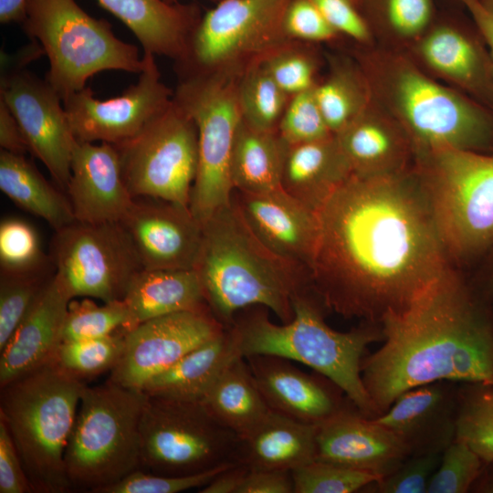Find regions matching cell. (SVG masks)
Returning <instances> with one entry per match:
<instances>
[{
	"instance_id": "obj_1",
	"label": "cell",
	"mask_w": 493,
	"mask_h": 493,
	"mask_svg": "<svg viewBox=\"0 0 493 493\" xmlns=\"http://www.w3.org/2000/svg\"><path fill=\"white\" fill-rule=\"evenodd\" d=\"M312 288L328 310L380 323L450 265L428 194L414 165L352 174L318 212Z\"/></svg>"
},
{
	"instance_id": "obj_2",
	"label": "cell",
	"mask_w": 493,
	"mask_h": 493,
	"mask_svg": "<svg viewBox=\"0 0 493 493\" xmlns=\"http://www.w3.org/2000/svg\"><path fill=\"white\" fill-rule=\"evenodd\" d=\"M380 323L382 345L362 363L379 415L405 391L434 382L493 385L492 301L451 264Z\"/></svg>"
},
{
	"instance_id": "obj_3",
	"label": "cell",
	"mask_w": 493,
	"mask_h": 493,
	"mask_svg": "<svg viewBox=\"0 0 493 493\" xmlns=\"http://www.w3.org/2000/svg\"><path fill=\"white\" fill-rule=\"evenodd\" d=\"M202 227L194 269L215 318L227 328L238 311L263 306L282 323L290 321L292 299L313 289L309 270L268 249L251 231L233 197Z\"/></svg>"
},
{
	"instance_id": "obj_4",
	"label": "cell",
	"mask_w": 493,
	"mask_h": 493,
	"mask_svg": "<svg viewBox=\"0 0 493 493\" xmlns=\"http://www.w3.org/2000/svg\"><path fill=\"white\" fill-rule=\"evenodd\" d=\"M371 99L405 131L414 156L441 149L493 151V111L391 49L356 56Z\"/></svg>"
},
{
	"instance_id": "obj_5",
	"label": "cell",
	"mask_w": 493,
	"mask_h": 493,
	"mask_svg": "<svg viewBox=\"0 0 493 493\" xmlns=\"http://www.w3.org/2000/svg\"><path fill=\"white\" fill-rule=\"evenodd\" d=\"M293 319L274 323L263 306L236 313L230 327L243 357L269 354L300 362L335 383L368 417L379 413L362 377V363L370 344L384 339L381 323L362 321L339 331L325 321L327 308L310 289L292 299Z\"/></svg>"
},
{
	"instance_id": "obj_6",
	"label": "cell",
	"mask_w": 493,
	"mask_h": 493,
	"mask_svg": "<svg viewBox=\"0 0 493 493\" xmlns=\"http://www.w3.org/2000/svg\"><path fill=\"white\" fill-rule=\"evenodd\" d=\"M85 387L49 364L0 388V418L34 493L71 490L64 456Z\"/></svg>"
},
{
	"instance_id": "obj_7",
	"label": "cell",
	"mask_w": 493,
	"mask_h": 493,
	"mask_svg": "<svg viewBox=\"0 0 493 493\" xmlns=\"http://www.w3.org/2000/svg\"><path fill=\"white\" fill-rule=\"evenodd\" d=\"M146 398L141 390L110 381L86 385L64 456L71 489L100 493L141 468Z\"/></svg>"
},
{
	"instance_id": "obj_8",
	"label": "cell",
	"mask_w": 493,
	"mask_h": 493,
	"mask_svg": "<svg viewBox=\"0 0 493 493\" xmlns=\"http://www.w3.org/2000/svg\"><path fill=\"white\" fill-rule=\"evenodd\" d=\"M22 24L48 58L45 79L62 100L98 72L141 73L144 68L137 47L119 39L107 20L90 16L75 0H27Z\"/></svg>"
},
{
	"instance_id": "obj_9",
	"label": "cell",
	"mask_w": 493,
	"mask_h": 493,
	"mask_svg": "<svg viewBox=\"0 0 493 493\" xmlns=\"http://www.w3.org/2000/svg\"><path fill=\"white\" fill-rule=\"evenodd\" d=\"M450 259L493 246V152L441 149L414 156Z\"/></svg>"
},
{
	"instance_id": "obj_10",
	"label": "cell",
	"mask_w": 493,
	"mask_h": 493,
	"mask_svg": "<svg viewBox=\"0 0 493 493\" xmlns=\"http://www.w3.org/2000/svg\"><path fill=\"white\" fill-rule=\"evenodd\" d=\"M291 0H221L203 15L187 53L175 63L181 78L209 73L241 76L291 41L284 16Z\"/></svg>"
},
{
	"instance_id": "obj_11",
	"label": "cell",
	"mask_w": 493,
	"mask_h": 493,
	"mask_svg": "<svg viewBox=\"0 0 493 493\" xmlns=\"http://www.w3.org/2000/svg\"><path fill=\"white\" fill-rule=\"evenodd\" d=\"M239 78L226 73L181 78L173 94L197 128L198 165L189 207L201 225L232 198L230 161L242 120Z\"/></svg>"
},
{
	"instance_id": "obj_12",
	"label": "cell",
	"mask_w": 493,
	"mask_h": 493,
	"mask_svg": "<svg viewBox=\"0 0 493 493\" xmlns=\"http://www.w3.org/2000/svg\"><path fill=\"white\" fill-rule=\"evenodd\" d=\"M238 439L201 402L147 395L140 422V469L189 476L236 463Z\"/></svg>"
},
{
	"instance_id": "obj_13",
	"label": "cell",
	"mask_w": 493,
	"mask_h": 493,
	"mask_svg": "<svg viewBox=\"0 0 493 493\" xmlns=\"http://www.w3.org/2000/svg\"><path fill=\"white\" fill-rule=\"evenodd\" d=\"M115 146L132 197L189 205L198 165V133L194 120L173 98L135 137Z\"/></svg>"
},
{
	"instance_id": "obj_14",
	"label": "cell",
	"mask_w": 493,
	"mask_h": 493,
	"mask_svg": "<svg viewBox=\"0 0 493 493\" xmlns=\"http://www.w3.org/2000/svg\"><path fill=\"white\" fill-rule=\"evenodd\" d=\"M49 256L73 299L121 300L133 276L143 268L120 222L75 220L55 231Z\"/></svg>"
},
{
	"instance_id": "obj_15",
	"label": "cell",
	"mask_w": 493,
	"mask_h": 493,
	"mask_svg": "<svg viewBox=\"0 0 493 493\" xmlns=\"http://www.w3.org/2000/svg\"><path fill=\"white\" fill-rule=\"evenodd\" d=\"M138 82L121 95L105 100L90 88L62 100L75 139L86 142L123 143L135 137L172 101L174 92L161 80L154 55L144 52Z\"/></svg>"
},
{
	"instance_id": "obj_16",
	"label": "cell",
	"mask_w": 493,
	"mask_h": 493,
	"mask_svg": "<svg viewBox=\"0 0 493 493\" xmlns=\"http://www.w3.org/2000/svg\"><path fill=\"white\" fill-rule=\"evenodd\" d=\"M0 99L18 121L29 153L41 161L66 194L77 140L60 96L45 79L25 69L0 76Z\"/></svg>"
},
{
	"instance_id": "obj_17",
	"label": "cell",
	"mask_w": 493,
	"mask_h": 493,
	"mask_svg": "<svg viewBox=\"0 0 493 493\" xmlns=\"http://www.w3.org/2000/svg\"><path fill=\"white\" fill-rule=\"evenodd\" d=\"M226 329L210 310H185L146 320L125 332L110 382L141 390L152 376Z\"/></svg>"
},
{
	"instance_id": "obj_18",
	"label": "cell",
	"mask_w": 493,
	"mask_h": 493,
	"mask_svg": "<svg viewBox=\"0 0 493 493\" xmlns=\"http://www.w3.org/2000/svg\"><path fill=\"white\" fill-rule=\"evenodd\" d=\"M120 223L143 268H194L203 227L189 205L153 197H135Z\"/></svg>"
},
{
	"instance_id": "obj_19",
	"label": "cell",
	"mask_w": 493,
	"mask_h": 493,
	"mask_svg": "<svg viewBox=\"0 0 493 493\" xmlns=\"http://www.w3.org/2000/svg\"><path fill=\"white\" fill-rule=\"evenodd\" d=\"M413 54L427 73L493 111V60L477 29L435 18L413 42Z\"/></svg>"
},
{
	"instance_id": "obj_20",
	"label": "cell",
	"mask_w": 493,
	"mask_h": 493,
	"mask_svg": "<svg viewBox=\"0 0 493 493\" xmlns=\"http://www.w3.org/2000/svg\"><path fill=\"white\" fill-rule=\"evenodd\" d=\"M459 383L437 381L412 388L372 418L394 434L410 456L442 454L456 436Z\"/></svg>"
},
{
	"instance_id": "obj_21",
	"label": "cell",
	"mask_w": 493,
	"mask_h": 493,
	"mask_svg": "<svg viewBox=\"0 0 493 493\" xmlns=\"http://www.w3.org/2000/svg\"><path fill=\"white\" fill-rule=\"evenodd\" d=\"M245 358L267 405L280 414L320 425L351 403L331 381L303 372L290 360L269 354Z\"/></svg>"
},
{
	"instance_id": "obj_22",
	"label": "cell",
	"mask_w": 493,
	"mask_h": 493,
	"mask_svg": "<svg viewBox=\"0 0 493 493\" xmlns=\"http://www.w3.org/2000/svg\"><path fill=\"white\" fill-rule=\"evenodd\" d=\"M409 456L394 434L362 414L352 403L318 425L319 461L366 471L382 478Z\"/></svg>"
},
{
	"instance_id": "obj_23",
	"label": "cell",
	"mask_w": 493,
	"mask_h": 493,
	"mask_svg": "<svg viewBox=\"0 0 493 493\" xmlns=\"http://www.w3.org/2000/svg\"><path fill=\"white\" fill-rule=\"evenodd\" d=\"M66 194L77 221L121 222L134 197L125 183L116 146L76 141Z\"/></svg>"
},
{
	"instance_id": "obj_24",
	"label": "cell",
	"mask_w": 493,
	"mask_h": 493,
	"mask_svg": "<svg viewBox=\"0 0 493 493\" xmlns=\"http://www.w3.org/2000/svg\"><path fill=\"white\" fill-rule=\"evenodd\" d=\"M232 197L255 236L273 253L310 272L318 236V213L282 188L261 194L234 190Z\"/></svg>"
},
{
	"instance_id": "obj_25",
	"label": "cell",
	"mask_w": 493,
	"mask_h": 493,
	"mask_svg": "<svg viewBox=\"0 0 493 493\" xmlns=\"http://www.w3.org/2000/svg\"><path fill=\"white\" fill-rule=\"evenodd\" d=\"M72 299L54 273L12 338L0 351V388L52 363L62 342L68 308Z\"/></svg>"
},
{
	"instance_id": "obj_26",
	"label": "cell",
	"mask_w": 493,
	"mask_h": 493,
	"mask_svg": "<svg viewBox=\"0 0 493 493\" xmlns=\"http://www.w3.org/2000/svg\"><path fill=\"white\" fill-rule=\"evenodd\" d=\"M334 135L354 175L394 174L414 165V152L407 134L372 100Z\"/></svg>"
},
{
	"instance_id": "obj_27",
	"label": "cell",
	"mask_w": 493,
	"mask_h": 493,
	"mask_svg": "<svg viewBox=\"0 0 493 493\" xmlns=\"http://www.w3.org/2000/svg\"><path fill=\"white\" fill-rule=\"evenodd\" d=\"M137 37L143 52L180 62L203 15L195 4L165 0H97Z\"/></svg>"
},
{
	"instance_id": "obj_28",
	"label": "cell",
	"mask_w": 493,
	"mask_h": 493,
	"mask_svg": "<svg viewBox=\"0 0 493 493\" xmlns=\"http://www.w3.org/2000/svg\"><path fill=\"white\" fill-rule=\"evenodd\" d=\"M352 175L334 134L314 142L288 145L281 188L314 212Z\"/></svg>"
},
{
	"instance_id": "obj_29",
	"label": "cell",
	"mask_w": 493,
	"mask_h": 493,
	"mask_svg": "<svg viewBox=\"0 0 493 493\" xmlns=\"http://www.w3.org/2000/svg\"><path fill=\"white\" fill-rule=\"evenodd\" d=\"M318 425L277 412L238 437L236 463L249 469L293 471L316 460Z\"/></svg>"
},
{
	"instance_id": "obj_30",
	"label": "cell",
	"mask_w": 493,
	"mask_h": 493,
	"mask_svg": "<svg viewBox=\"0 0 493 493\" xmlns=\"http://www.w3.org/2000/svg\"><path fill=\"white\" fill-rule=\"evenodd\" d=\"M241 356L233 331L226 328L150 378L141 391L152 397L201 402L224 369Z\"/></svg>"
},
{
	"instance_id": "obj_31",
	"label": "cell",
	"mask_w": 493,
	"mask_h": 493,
	"mask_svg": "<svg viewBox=\"0 0 493 493\" xmlns=\"http://www.w3.org/2000/svg\"><path fill=\"white\" fill-rule=\"evenodd\" d=\"M122 300L129 312L126 332L171 313L210 310L194 269L142 268L131 278Z\"/></svg>"
},
{
	"instance_id": "obj_32",
	"label": "cell",
	"mask_w": 493,
	"mask_h": 493,
	"mask_svg": "<svg viewBox=\"0 0 493 493\" xmlns=\"http://www.w3.org/2000/svg\"><path fill=\"white\" fill-rule=\"evenodd\" d=\"M201 403L220 425L238 437L247 435L272 411L243 356L224 369Z\"/></svg>"
},
{
	"instance_id": "obj_33",
	"label": "cell",
	"mask_w": 493,
	"mask_h": 493,
	"mask_svg": "<svg viewBox=\"0 0 493 493\" xmlns=\"http://www.w3.org/2000/svg\"><path fill=\"white\" fill-rule=\"evenodd\" d=\"M287 148L278 131L256 130L241 120L230 161L233 189L261 194L281 188Z\"/></svg>"
},
{
	"instance_id": "obj_34",
	"label": "cell",
	"mask_w": 493,
	"mask_h": 493,
	"mask_svg": "<svg viewBox=\"0 0 493 493\" xmlns=\"http://www.w3.org/2000/svg\"><path fill=\"white\" fill-rule=\"evenodd\" d=\"M0 190L24 211L43 218L55 231L76 220L68 195L48 183L25 155L1 150Z\"/></svg>"
},
{
	"instance_id": "obj_35",
	"label": "cell",
	"mask_w": 493,
	"mask_h": 493,
	"mask_svg": "<svg viewBox=\"0 0 493 493\" xmlns=\"http://www.w3.org/2000/svg\"><path fill=\"white\" fill-rule=\"evenodd\" d=\"M314 94L333 134L355 119L372 100L359 64L346 58L330 61V71L323 81L317 82Z\"/></svg>"
},
{
	"instance_id": "obj_36",
	"label": "cell",
	"mask_w": 493,
	"mask_h": 493,
	"mask_svg": "<svg viewBox=\"0 0 493 493\" xmlns=\"http://www.w3.org/2000/svg\"><path fill=\"white\" fill-rule=\"evenodd\" d=\"M237 97L242 121L266 131H278L290 99L261 63L249 67L240 76Z\"/></svg>"
},
{
	"instance_id": "obj_37",
	"label": "cell",
	"mask_w": 493,
	"mask_h": 493,
	"mask_svg": "<svg viewBox=\"0 0 493 493\" xmlns=\"http://www.w3.org/2000/svg\"><path fill=\"white\" fill-rule=\"evenodd\" d=\"M359 8L373 30L415 41L435 19L434 0H360Z\"/></svg>"
},
{
	"instance_id": "obj_38",
	"label": "cell",
	"mask_w": 493,
	"mask_h": 493,
	"mask_svg": "<svg viewBox=\"0 0 493 493\" xmlns=\"http://www.w3.org/2000/svg\"><path fill=\"white\" fill-rule=\"evenodd\" d=\"M456 438L483 460L493 463V385L460 383Z\"/></svg>"
},
{
	"instance_id": "obj_39",
	"label": "cell",
	"mask_w": 493,
	"mask_h": 493,
	"mask_svg": "<svg viewBox=\"0 0 493 493\" xmlns=\"http://www.w3.org/2000/svg\"><path fill=\"white\" fill-rule=\"evenodd\" d=\"M124 338L121 330L103 338L62 341L51 365L84 383L116 366L123 352Z\"/></svg>"
},
{
	"instance_id": "obj_40",
	"label": "cell",
	"mask_w": 493,
	"mask_h": 493,
	"mask_svg": "<svg viewBox=\"0 0 493 493\" xmlns=\"http://www.w3.org/2000/svg\"><path fill=\"white\" fill-rule=\"evenodd\" d=\"M0 272L34 274L55 271L49 255L42 249L39 236L28 222L5 218L0 223Z\"/></svg>"
},
{
	"instance_id": "obj_41",
	"label": "cell",
	"mask_w": 493,
	"mask_h": 493,
	"mask_svg": "<svg viewBox=\"0 0 493 493\" xmlns=\"http://www.w3.org/2000/svg\"><path fill=\"white\" fill-rule=\"evenodd\" d=\"M129 312L124 301L98 305L91 298L72 299L68 304L62 341L103 338L126 332Z\"/></svg>"
},
{
	"instance_id": "obj_42",
	"label": "cell",
	"mask_w": 493,
	"mask_h": 493,
	"mask_svg": "<svg viewBox=\"0 0 493 493\" xmlns=\"http://www.w3.org/2000/svg\"><path fill=\"white\" fill-rule=\"evenodd\" d=\"M54 273L0 272V351L12 338Z\"/></svg>"
},
{
	"instance_id": "obj_43",
	"label": "cell",
	"mask_w": 493,
	"mask_h": 493,
	"mask_svg": "<svg viewBox=\"0 0 493 493\" xmlns=\"http://www.w3.org/2000/svg\"><path fill=\"white\" fill-rule=\"evenodd\" d=\"M307 43L291 40L260 62L289 97L314 88L318 82V59Z\"/></svg>"
},
{
	"instance_id": "obj_44",
	"label": "cell",
	"mask_w": 493,
	"mask_h": 493,
	"mask_svg": "<svg viewBox=\"0 0 493 493\" xmlns=\"http://www.w3.org/2000/svg\"><path fill=\"white\" fill-rule=\"evenodd\" d=\"M291 472L294 493H353L381 479L366 471L319 460Z\"/></svg>"
},
{
	"instance_id": "obj_45",
	"label": "cell",
	"mask_w": 493,
	"mask_h": 493,
	"mask_svg": "<svg viewBox=\"0 0 493 493\" xmlns=\"http://www.w3.org/2000/svg\"><path fill=\"white\" fill-rule=\"evenodd\" d=\"M485 463L463 440L456 439L442 453L426 493H466L472 489Z\"/></svg>"
},
{
	"instance_id": "obj_46",
	"label": "cell",
	"mask_w": 493,
	"mask_h": 493,
	"mask_svg": "<svg viewBox=\"0 0 493 493\" xmlns=\"http://www.w3.org/2000/svg\"><path fill=\"white\" fill-rule=\"evenodd\" d=\"M278 132L288 145L314 142L333 134L320 110L314 88L290 97Z\"/></svg>"
},
{
	"instance_id": "obj_47",
	"label": "cell",
	"mask_w": 493,
	"mask_h": 493,
	"mask_svg": "<svg viewBox=\"0 0 493 493\" xmlns=\"http://www.w3.org/2000/svg\"><path fill=\"white\" fill-rule=\"evenodd\" d=\"M233 464L189 476H165L137 469L100 493H179L193 488L200 489Z\"/></svg>"
},
{
	"instance_id": "obj_48",
	"label": "cell",
	"mask_w": 493,
	"mask_h": 493,
	"mask_svg": "<svg viewBox=\"0 0 493 493\" xmlns=\"http://www.w3.org/2000/svg\"><path fill=\"white\" fill-rule=\"evenodd\" d=\"M441 456L442 454L411 455L393 473L366 488L377 493H426Z\"/></svg>"
},
{
	"instance_id": "obj_49",
	"label": "cell",
	"mask_w": 493,
	"mask_h": 493,
	"mask_svg": "<svg viewBox=\"0 0 493 493\" xmlns=\"http://www.w3.org/2000/svg\"><path fill=\"white\" fill-rule=\"evenodd\" d=\"M284 30L291 40L322 42L336 38L337 33L312 0H291L284 16Z\"/></svg>"
},
{
	"instance_id": "obj_50",
	"label": "cell",
	"mask_w": 493,
	"mask_h": 493,
	"mask_svg": "<svg viewBox=\"0 0 493 493\" xmlns=\"http://www.w3.org/2000/svg\"><path fill=\"white\" fill-rule=\"evenodd\" d=\"M329 25L339 34L367 45L372 38V30L352 0H312Z\"/></svg>"
},
{
	"instance_id": "obj_51",
	"label": "cell",
	"mask_w": 493,
	"mask_h": 493,
	"mask_svg": "<svg viewBox=\"0 0 493 493\" xmlns=\"http://www.w3.org/2000/svg\"><path fill=\"white\" fill-rule=\"evenodd\" d=\"M21 458L7 429L0 418V493H32Z\"/></svg>"
},
{
	"instance_id": "obj_52",
	"label": "cell",
	"mask_w": 493,
	"mask_h": 493,
	"mask_svg": "<svg viewBox=\"0 0 493 493\" xmlns=\"http://www.w3.org/2000/svg\"><path fill=\"white\" fill-rule=\"evenodd\" d=\"M239 493H294L292 472L248 468Z\"/></svg>"
},
{
	"instance_id": "obj_53",
	"label": "cell",
	"mask_w": 493,
	"mask_h": 493,
	"mask_svg": "<svg viewBox=\"0 0 493 493\" xmlns=\"http://www.w3.org/2000/svg\"><path fill=\"white\" fill-rule=\"evenodd\" d=\"M0 146L1 150L25 155L29 152L28 145L16 117L0 99Z\"/></svg>"
},
{
	"instance_id": "obj_54",
	"label": "cell",
	"mask_w": 493,
	"mask_h": 493,
	"mask_svg": "<svg viewBox=\"0 0 493 493\" xmlns=\"http://www.w3.org/2000/svg\"><path fill=\"white\" fill-rule=\"evenodd\" d=\"M45 55L40 43L36 39L17 49L15 53L8 54L1 50L0 76L14 74L25 69L33 61Z\"/></svg>"
},
{
	"instance_id": "obj_55",
	"label": "cell",
	"mask_w": 493,
	"mask_h": 493,
	"mask_svg": "<svg viewBox=\"0 0 493 493\" xmlns=\"http://www.w3.org/2000/svg\"><path fill=\"white\" fill-rule=\"evenodd\" d=\"M248 468L235 463L216 475L207 485L201 488L200 493H239Z\"/></svg>"
},
{
	"instance_id": "obj_56",
	"label": "cell",
	"mask_w": 493,
	"mask_h": 493,
	"mask_svg": "<svg viewBox=\"0 0 493 493\" xmlns=\"http://www.w3.org/2000/svg\"><path fill=\"white\" fill-rule=\"evenodd\" d=\"M469 13L474 26L484 40L493 60V14L480 0H456Z\"/></svg>"
},
{
	"instance_id": "obj_57",
	"label": "cell",
	"mask_w": 493,
	"mask_h": 493,
	"mask_svg": "<svg viewBox=\"0 0 493 493\" xmlns=\"http://www.w3.org/2000/svg\"><path fill=\"white\" fill-rule=\"evenodd\" d=\"M27 0H0V22L23 23L26 17Z\"/></svg>"
},
{
	"instance_id": "obj_58",
	"label": "cell",
	"mask_w": 493,
	"mask_h": 493,
	"mask_svg": "<svg viewBox=\"0 0 493 493\" xmlns=\"http://www.w3.org/2000/svg\"><path fill=\"white\" fill-rule=\"evenodd\" d=\"M485 298L493 301V270H491L483 288L478 290Z\"/></svg>"
},
{
	"instance_id": "obj_59",
	"label": "cell",
	"mask_w": 493,
	"mask_h": 493,
	"mask_svg": "<svg viewBox=\"0 0 493 493\" xmlns=\"http://www.w3.org/2000/svg\"><path fill=\"white\" fill-rule=\"evenodd\" d=\"M482 5L493 14V0H480Z\"/></svg>"
},
{
	"instance_id": "obj_60",
	"label": "cell",
	"mask_w": 493,
	"mask_h": 493,
	"mask_svg": "<svg viewBox=\"0 0 493 493\" xmlns=\"http://www.w3.org/2000/svg\"><path fill=\"white\" fill-rule=\"evenodd\" d=\"M352 1L359 6L360 0H352Z\"/></svg>"
},
{
	"instance_id": "obj_61",
	"label": "cell",
	"mask_w": 493,
	"mask_h": 493,
	"mask_svg": "<svg viewBox=\"0 0 493 493\" xmlns=\"http://www.w3.org/2000/svg\"><path fill=\"white\" fill-rule=\"evenodd\" d=\"M165 1H167V2H172V3H173V2H176L177 0H165ZM220 1H221V0H220Z\"/></svg>"
}]
</instances>
